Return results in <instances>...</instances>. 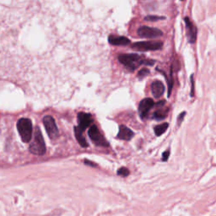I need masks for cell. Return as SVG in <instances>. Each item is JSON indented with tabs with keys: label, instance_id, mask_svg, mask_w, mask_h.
<instances>
[{
	"label": "cell",
	"instance_id": "obj_2",
	"mask_svg": "<svg viewBox=\"0 0 216 216\" xmlns=\"http://www.w3.org/2000/svg\"><path fill=\"white\" fill-rule=\"evenodd\" d=\"M29 150L31 153L36 155H43L47 151L43 136H42L41 130L38 127H36V129H35L34 140L30 145Z\"/></svg>",
	"mask_w": 216,
	"mask_h": 216
},
{
	"label": "cell",
	"instance_id": "obj_13",
	"mask_svg": "<svg viewBox=\"0 0 216 216\" xmlns=\"http://www.w3.org/2000/svg\"><path fill=\"white\" fill-rule=\"evenodd\" d=\"M108 41L112 45L115 46H126L130 43V40L124 36H110L108 37Z\"/></svg>",
	"mask_w": 216,
	"mask_h": 216
},
{
	"label": "cell",
	"instance_id": "obj_17",
	"mask_svg": "<svg viewBox=\"0 0 216 216\" xmlns=\"http://www.w3.org/2000/svg\"><path fill=\"white\" fill-rule=\"evenodd\" d=\"M117 175L122 176L123 177H125V176L129 175V170L127 169L126 167H122V168H120L117 171Z\"/></svg>",
	"mask_w": 216,
	"mask_h": 216
},
{
	"label": "cell",
	"instance_id": "obj_8",
	"mask_svg": "<svg viewBox=\"0 0 216 216\" xmlns=\"http://www.w3.org/2000/svg\"><path fill=\"white\" fill-rule=\"evenodd\" d=\"M154 106H155V102L151 98H145L141 100L139 107H138V112H139V116L141 118H144L148 112L153 108Z\"/></svg>",
	"mask_w": 216,
	"mask_h": 216
},
{
	"label": "cell",
	"instance_id": "obj_20",
	"mask_svg": "<svg viewBox=\"0 0 216 216\" xmlns=\"http://www.w3.org/2000/svg\"><path fill=\"white\" fill-rule=\"evenodd\" d=\"M185 115H186V112H182L178 116V120H177V123H178V126H180V124L182 123V122L183 121V118H184Z\"/></svg>",
	"mask_w": 216,
	"mask_h": 216
},
{
	"label": "cell",
	"instance_id": "obj_9",
	"mask_svg": "<svg viewBox=\"0 0 216 216\" xmlns=\"http://www.w3.org/2000/svg\"><path fill=\"white\" fill-rule=\"evenodd\" d=\"M185 23H186L187 37H188V41L191 43H194L197 38V28L188 17L185 18Z\"/></svg>",
	"mask_w": 216,
	"mask_h": 216
},
{
	"label": "cell",
	"instance_id": "obj_21",
	"mask_svg": "<svg viewBox=\"0 0 216 216\" xmlns=\"http://www.w3.org/2000/svg\"><path fill=\"white\" fill-rule=\"evenodd\" d=\"M169 155H170V151L169 150L165 151V152L163 153V155H162V160H163V161H166V160H168V158H169Z\"/></svg>",
	"mask_w": 216,
	"mask_h": 216
},
{
	"label": "cell",
	"instance_id": "obj_22",
	"mask_svg": "<svg viewBox=\"0 0 216 216\" xmlns=\"http://www.w3.org/2000/svg\"><path fill=\"white\" fill-rule=\"evenodd\" d=\"M191 81H192L191 96H193V95H194V81H193V75L191 76Z\"/></svg>",
	"mask_w": 216,
	"mask_h": 216
},
{
	"label": "cell",
	"instance_id": "obj_7",
	"mask_svg": "<svg viewBox=\"0 0 216 216\" xmlns=\"http://www.w3.org/2000/svg\"><path fill=\"white\" fill-rule=\"evenodd\" d=\"M138 35L142 38H157L163 35V32L156 28H152L149 26H141L138 30Z\"/></svg>",
	"mask_w": 216,
	"mask_h": 216
},
{
	"label": "cell",
	"instance_id": "obj_6",
	"mask_svg": "<svg viewBox=\"0 0 216 216\" xmlns=\"http://www.w3.org/2000/svg\"><path fill=\"white\" fill-rule=\"evenodd\" d=\"M43 124L47 134L51 139H55L58 136V129L56 122L52 116H46L43 118Z\"/></svg>",
	"mask_w": 216,
	"mask_h": 216
},
{
	"label": "cell",
	"instance_id": "obj_4",
	"mask_svg": "<svg viewBox=\"0 0 216 216\" xmlns=\"http://www.w3.org/2000/svg\"><path fill=\"white\" fill-rule=\"evenodd\" d=\"M89 136H90L92 142L95 144H96L97 146H103V147L109 146V143L106 140L103 135L100 133V132L99 131L96 125H91V127L89 129Z\"/></svg>",
	"mask_w": 216,
	"mask_h": 216
},
{
	"label": "cell",
	"instance_id": "obj_16",
	"mask_svg": "<svg viewBox=\"0 0 216 216\" xmlns=\"http://www.w3.org/2000/svg\"><path fill=\"white\" fill-rule=\"evenodd\" d=\"M166 115H167V112H166V111H157V112H155V114H154V116H155V118L160 120V119L165 118L166 116Z\"/></svg>",
	"mask_w": 216,
	"mask_h": 216
},
{
	"label": "cell",
	"instance_id": "obj_23",
	"mask_svg": "<svg viewBox=\"0 0 216 216\" xmlns=\"http://www.w3.org/2000/svg\"><path fill=\"white\" fill-rule=\"evenodd\" d=\"M85 163L86 164V165H88V166H93V167H95L96 166V164H95L94 162H91V161H90V160H85Z\"/></svg>",
	"mask_w": 216,
	"mask_h": 216
},
{
	"label": "cell",
	"instance_id": "obj_1",
	"mask_svg": "<svg viewBox=\"0 0 216 216\" xmlns=\"http://www.w3.org/2000/svg\"><path fill=\"white\" fill-rule=\"evenodd\" d=\"M118 60L122 65H124L130 71H134L142 64L153 65L155 63L154 60L144 59V57L139 56L138 54H121L118 56Z\"/></svg>",
	"mask_w": 216,
	"mask_h": 216
},
{
	"label": "cell",
	"instance_id": "obj_11",
	"mask_svg": "<svg viewBox=\"0 0 216 216\" xmlns=\"http://www.w3.org/2000/svg\"><path fill=\"white\" fill-rule=\"evenodd\" d=\"M134 136L133 132L124 125H120L117 138L122 140H130Z\"/></svg>",
	"mask_w": 216,
	"mask_h": 216
},
{
	"label": "cell",
	"instance_id": "obj_5",
	"mask_svg": "<svg viewBox=\"0 0 216 216\" xmlns=\"http://www.w3.org/2000/svg\"><path fill=\"white\" fill-rule=\"evenodd\" d=\"M163 46L162 42L160 41H140V42H136V43L133 44L132 47L135 49V50L142 51V52H145V51H155L159 50Z\"/></svg>",
	"mask_w": 216,
	"mask_h": 216
},
{
	"label": "cell",
	"instance_id": "obj_18",
	"mask_svg": "<svg viewBox=\"0 0 216 216\" xmlns=\"http://www.w3.org/2000/svg\"><path fill=\"white\" fill-rule=\"evenodd\" d=\"M165 19L164 17H159V16H155V15H152V16H147V17H145V20H147V21H156V20H158V19Z\"/></svg>",
	"mask_w": 216,
	"mask_h": 216
},
{
	"label": "cell",
	"instance_id": "obj_12",
	"mask_svg": "<svg viewBox=\"0 0 216 216\" xmlns=\"http://www.w3.org/2000/svg\"><path fill=\"white\" fill-rule=\"evenodd\" d=\"M164 91H165V87H164V85H163V83L161 81L155 80V81H154L152 83L151 91H152V94L155 98H160L164 93Z\"/></svg>",
	"mask_w": 216,
	"mask_h": 216
},
{
	"label": "cell",
	"instance_id": "obj_15",
	"mask_svg": "<svg viewBox=\"0 0 216 216\" xmlns=\"http://www.w3.org/2000/svg\"><path fill=\"white\" fill-rule=\"evenodd\" d=\"M169 127V124L167 122H165V123H162V124H160V125H157L155 129H154V131H155V133L157 135V136H160L162 135L167 130Z\"/></svg>",
	"mask_w": 216,
	"mask_h": 216
},
{
	"label": "cell",
	"instance_id": "obj_19",
	"mask_svg": "<svg viewBox=\"0 0 216 216\" xmlns=\"http://www.w3.org/2000/svg\"><path fill=\"white\" fill-rule=\"evenodd\" d=\"M150 74V71L148 70L147 69H143L142 70H140L138 74V78H144L145 76Z\"/></svg>",
	"mask_w": 216,
	"mask_h": 216
},
{
	"label": "cell",
	"instance_id": "obj_14",
	"mask_svg": "<svg viewBox=\"0 0 216 216\" xmlns=\"http://www.w3.org/2000/svg\"><path fill=\"white\" fill-rule=\"evenodd\" d=\"M74 135H75V138L76 139H77V141H78V143L80 145H81L83 148H86L89 146V144H88L87 141H86V139L85 138V137H84V134H83V130H82L79 127H74Z\"/></svg>",
	"mask_w": 216,
	"mask_h": 216
},
{
	"label": "cell",
	"instance_id": "obj_3",
	"mask_svg": "<svg viewBox=\"0 0 216 216\" xmlns=\"http://www.w3.org/2000/svg\"><path fill=\"white\" fill-rule=\"evenodd\" d=\"M17 129L22 141L28 143L32 138V122L29 118H20L17 122Z\"/></svg>",
	"mask_w": 216,
	"mask_h": 216
},
{
	"label": "cell",
	"instance_id": "obj_10",
	"mask_svg": "<svg viewBox=\"0 0 216 216\" xmlns=\"http://www.w3.org/2000/svg\"><path fill=\"white\" fill-rule=\"evenodd\" d=\"M78 127L85 131L88 127H90L92 123V116L91 114L85 112H79L78 114Z\"/></svg>",
	"mask_w": 216,
	"mask_h": 216
}]
</instances>
